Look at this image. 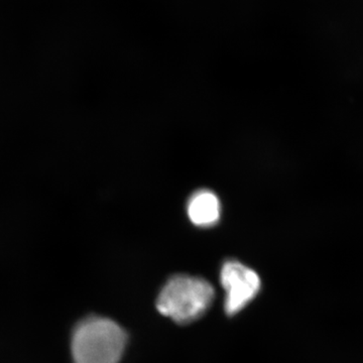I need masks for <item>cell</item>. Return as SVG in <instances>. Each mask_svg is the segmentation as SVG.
I'll use <instances>...</instances> for the list:
<instances>
[{"mask_svg":"<svg viewBox=\"0 0 363 363\" xmlns=\"http://www.w3.org/2000/svg\"><path fill=\"white\" fill-rule=\"evenodd\" d=\"M125 331L113 320L88 316L74 327L70 337L73 363H118L125 350Z\"/></svg>","mask_w":363,"mask_h":363,"instance_id":"cell-1","label":"cell"},{"mask_svg":"<svg viewBox=\"0 0 363 363\" xmlns=\"http://www.w3.org/2000/svg\"><path fill=\"white\" fill-rule=\"evenodd\" d=\"M214 298V289L207 281L190 276L169 279L157 300L164 316L177 323H190L207 311Z\"/></svg>","mask_w":363,"mask_h":363,"instance_id":"cell-2","label":"cell"},{"mask_svg":"<svg viewBox=\"0 0 363 363\" xmlns=\"http://www.w3.org/2000/svg\"><path fill=\"white\" fill-rule=\"evenodd\" d=\"M220 279L225 292V310L229 315L236 314L250 304L260 289L259 274L236 260H228L223 264Z\"/></svg>","mask_w":363,"mask_h":363,"instance_id":"cell-3","label":"cell"},{"mask_svg":"<svg viewBox=\"0 0 363 363\" xmlns=\"http://www.w3.org/2000/svg\"><path fill=\"white\" fill-rule=\"evenodd\" d=\"M187 212L189 218L195 225H215L220 218V201L211 191L200 190L189 200Z\"/></svg>","mask_w":363,"mask_h":363,"instance_id":"cell-4","label":"cell"}]
</instances>
